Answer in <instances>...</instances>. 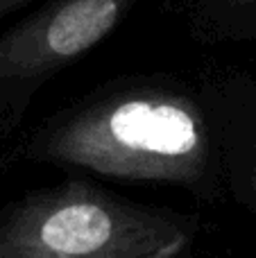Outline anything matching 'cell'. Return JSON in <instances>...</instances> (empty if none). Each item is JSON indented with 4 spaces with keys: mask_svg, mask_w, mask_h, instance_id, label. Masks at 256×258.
Instances as JSON below:
<instances>
[{
    "mask_svg": "<svg viewBox=\"0 0 256 258\" xmlns=\"http://www.w3.org/2000/svg\"><path fill=\"white\" fill-rule=\"evenodd\" d=\"M27 165L172 186L207 204L227 197L202 86L170 73L107 80L0 150V179Z\"/></svg>",
    "mask_w": 256,
    "mask_h": 258,
    "instance_id": "6da1fadb",
    "label": "cell"
},
{
    "mask_svg": "<svg viewBox=\"0 0 256 258\" xmlns=\"http://www.w3.org/2000/svg\"><path fill=\"white\" fill-rule=\"evenodd\" d=\"M200 215L68 177L0 204V258H152L200 233Z\"/></svg>",
    "mask_w": 256,
    "mask_h": 258,
    "instance_id": "7a4b0ae2",
    "label": "cell"
},
{
    "mask_svg": "<svg viewBox=\"0 0 256 258\" xmlns=\"http://www.w3.org/2000/svg\"><path fill=\"white\" fill-rule=\"evenodd\" d=\"M141 0H43L0 34V134L21 127L34 98L118 30Z\"/></svg>",
    "mask_w": 256,
    "mask_h": 258,
    "instance_id": "3957f363",
    "label": "cell"
},
{
    "mask_svg": "<svg viewBox=\"0 0 256 258\" xmlns=\"http://www.w3.org/2000/svg\"><path fill=\"white\" fill-rule=\"evenodd\" d=\"M200 86L216 125L227 197L256 218V80L227 73Z\"/></svg>",
    "mask_w": 256,
    "mask_h": 258,
    "instance_id": "277c9868",
    "label": "cell"
},
{
    "mask_svg": "<svg viewBox=\"0 0 256 258\" xmlns=\"http://www.w3.org/2000/svg\"><path fill=\"white\" fill-rule=\"evenodd\" d=\"M175 5L200 43L256 39V0H175Z\"/></svg>",
    "mask_w": 256,
    "mask_h": 258,
    "instance_id": "5b68a950",
    "label": "cell"
},
{
    "mask_svg": "<svg viewBox=\"0 0 256 258\" xmlns=\"http://www.w3.org/2000/svg\"><path fill=\"white\" fill-rule=\"evenodd\" d=\"M32 3H36V0H0V23L18 14L21 9H27Z\"/></svg>",
    "mask_w": 256,
    "mask_h": 258,
    "instance_id": "8992f818",
    "label": "cell"
},
{
    "mask_svg": "<svg viewBox=\"0 0 256 258\" xmlns=\"http://www.w3.org/2000/svg\"><path fill=\"white\" fill-rule=\"evenodd\" d=\"M193 249H195V242H186V245L175 247V249L163 251V254L152 256V258H193Z\"/></svg>",
    "mask_w": 256,
    "mask_h": 258,
    "instance_id": "52a82bcc",
    "label": "cell"
}]
</instances>
